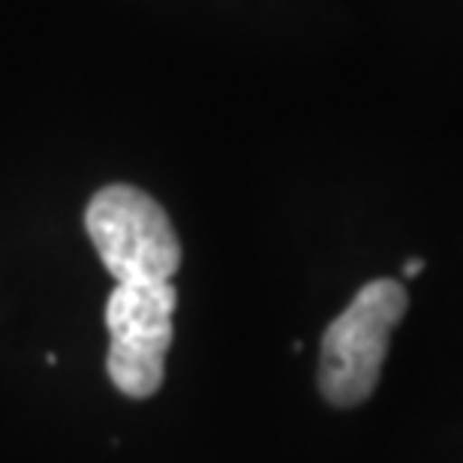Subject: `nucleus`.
<instances>
[{
    "label": "nucleus",
    "mask_w": 463,
    "mask_h": 463,
    "mask_svg": "<svg viewBox=\"0 0 463 463\" xmlns=\"http://www.w3.org/2000/svg\"><path fill=\"white\" fill-rule=\"evenodd\" d=\"M178 292L169 283H118L106 304V370L124 397L145 401L160 392Z\"/></svg>",
    "instance_id": "obj_3"
},
{
    "label": "nucleus",
    "mask_w": 463,
    "mask_h": 463,
    "mask_svg": "<svg viewBox=\"0 0 463 463\" xmlns=\"http://www.w3.org/2000/svg\"><path fill=\"white\" fill-rule=\"evenodd\" d=\"M421 271H424V259H406V265H403L406 277H419Z\"/></svg>",
    "instance_id": "obj_4"
},
{
    "label": "nucleus",
    "mask_w": 463,
    "mask_h": 463,
    "mask_svg": "<svg viewBox=\"0 0 463 463\" xmlns=\"http://www.w3.org/2000/svg\"><path fill=\"white\" fill-rule=\"evenodd\" d=\"M85 229L118 283H169L181 265L169 214L129 184H112L90 199Z\"/></svg>",
    "instance_id": "obj_2"
},
{
    "label": "nucleus",
    "mask_w": 463,
    "mask_h": 463,
    "mask_svg": "<svg viewBox=\"0 0 463 463\" xmlns=\"http://www.w3.org/2000/svg\"><path fill=\"white\" fill-rule=\"evenodd\" d=\"M406 307L410 295L401 283L373 280L331 322L319 352V388L328 403L358 406L373 394Z\"/></svg>",
    "instance_id": "obj_1"
}]
</instances>
